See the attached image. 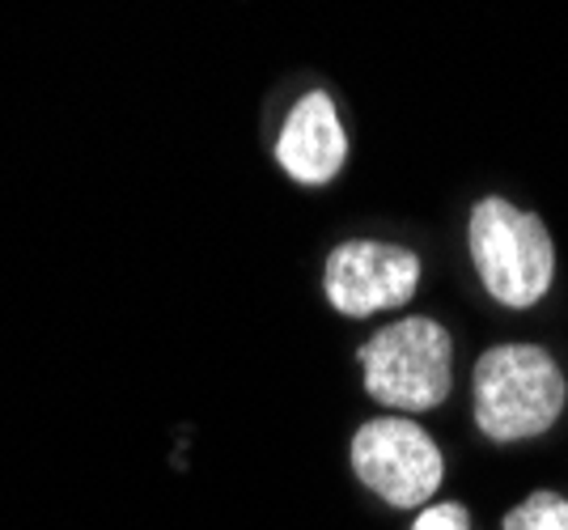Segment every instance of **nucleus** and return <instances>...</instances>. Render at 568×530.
Here are the masks:
<instances>
[{"instance_id": "0eeeda50", "label": "nucleus", "mask_w": 568, "mask_h": 530, "mask_svg": "<svg viewBox=\"0 0 568 530\" xmlns=\"http://www.w3.org/2000/svg\"><path fill=\"white\" fill-rule=\"evenodd\" d=\"M500 530H568V497H560V492H530L521 506L505 513Z\"/></svg>"}, {"instance_id": "39448f33", "label": "nucleus", "mask_w": 568, "mask_h": 530, "mask_svg": "<svg viewBox=\"0 0 568 530\" xmlns=\"http://www.w3.org/2000/svg\"><path fill=\"white\" fill-rule=\"evenodd\" d=\"M416 285H420V259L407 246L374 238L339 242L323 272L327 302L348 318L395 310L416 293Z\"/></svg>"}, {"instance_id": "423d86ee", "label": "nucleus", "mask_w": 568, "mask_h": 530, "mask_svg": "<svg viewBox=\"0 0 568 530\" xmlns=\"http://www.w3.org/2000/svg\"><path fill=\"white\" fill-rule=\"evenodd\" d=\"M276 162L302 187H323L344 170L348 136H344V123H339L332 94L314 90L288 111L281 141H276Z\"/></svg>"}, {"instance_id": "7ed1b4c3", "label": "nucleus", "mask_w": 568, "mask_h": 530, "mask_svg": "<svg viewBox=\"0 0 568 530\" xmlns=\"http://www.w3.org/2000/svg\"><path fill=\"white\" fill-rule=\"evenodd\" d=\"M365 390L382 408L428 411L437 408L454 383V344L450 332L433 318H403L382 327L361 344Z\"/></svg>"}, {"instance_id": "f257e3e1", "label": "nucleus", "mask_w": 568, "mask_h": 530, "mask_svg": "<svg viewBox=\"0 0 568 530\" xmlns=\"http://www.w3.org/2000/svg\"><path fill=\"white\" fill-rule=\"evenodd\" d=\"M565 374L539 344H497L475 365V425L488 441L547 434L565 411Z\"/></svg>"}, {"instance_id": "6e6552de", "label": "nucleus", "mask_w": 568, "mask_h": 530, "mask_svg": "<svg viewBox=\"0 0 568 530\" xmlns=\"http://www.w3.org/2000/svg\"><path fill=\"white\" fill-rule=\"evenodd\" d=\"M412 530H471V518H467V509L463 506L442 501V506L420 509V518H416V527Z\"/></svg>"}, {"instance_id": "20e7f679", "label": "nucleus", "mask_w": 568, "mask_h": 530, "mask_svg": "<svg viewBox=\"0 0 568 530\" xmlns=\"http://www.w3.org/2000/svg\"><path fill=\"white\" fill-rule=\"evenodd\" d=\"M353 471L386 506L420 509L442 488L446 458L420 425L403 416H382L353 434Z\"/></svg>"}, {"instance_id": "f03ea898", "label": "nucleus", "mask_w": 568, "mask_h": 530, "mask_svg": "<svg viewBox=\"0 0 568 530\" xmlns=\"http://www.w3.org/2000/svg\"><path fill=\"white\" fill-rule=\"evenodd\" d=\"M467 242H471V264L484 289L488 297H497L500 306L526 310L551 289L556 246L535 213H526L500 195H488L471 208Z\"/></svg>"}]
</instances>
